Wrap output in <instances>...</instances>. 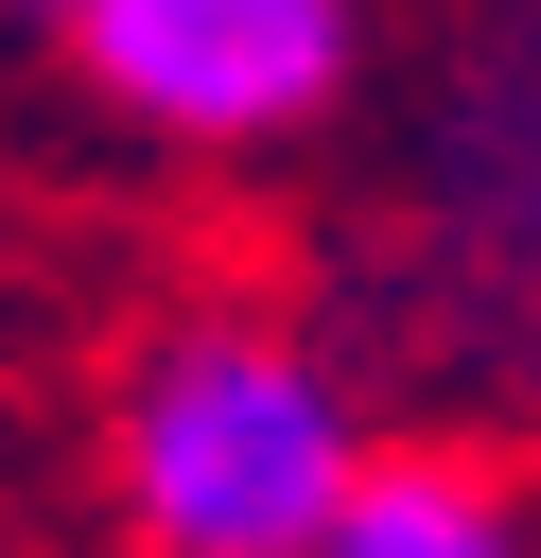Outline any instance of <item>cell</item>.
<instances>
[{
	"label": "cell",
	"instance_id": "obj_1",
	"mask_svg": "<svg viewBox=\"0 0 541 558\" xmlns=\"http://www.w3.org/2000/svg\"><path fill=\"white\" fill-rule=\"evenodd\" d=\"M349 384L262 314H175L122 366V523L140 558H297L349 488Z\"/></svg>",
	"mask_w": 541,
	"mask_h": 558
},
{
	"label": "cell",
	"instance_id": "obj_2",
	"mask_svg": "<svg viewBox=\"0 0 541 558\" xmlns=\"http://www.w3.org/2000/svg\"><path fill=\"white\" fill-rule=\"evenodd\" d=\"M87 87L157 140H279L349 87V0H52Z\"/></svg>",
	"mask_w": 541,
	"mask_h": 558
},
{
	"label": "cell",
	"instance_id": "obj_3",
	"mask_svg": "<svg viewBox=\"0 0 541 558\" xmlns=\"http://www.w3.org/2000/svg\"><path fill=\"white\" fill-rule=\"evenodd\" d=\"M297 558H524V506L471 453H349V488Z\"/></svg>",
	"mask_w": 541,
	"mask_h": 558
}]
</instances>
